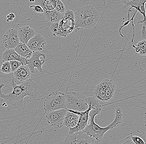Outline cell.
<instances>
[{"instance_id": "277c9868", "label": "cell", "mask_w": 146, "mask_h": 144, "mask_svg": "<svg viewBox=\"0 0 146 144\" xmlns=\"http://www.w3.org/2000/svg\"><path fill=\"white\" fill-rule=\"evenodd\" d=\"M115 84L111 79H104L94 89L96 98L103 102H108L113 98L116 91Z\"/></svg>"}, {"instance_id": "3957f363", "label": "cell", "mask_w": 146, "mask_h": 144, "mask_svg": "<svg viewBox=\"0 0 146 144\" xmlns=\"http://www.w3.org/2000/svg\"><path fill=\"white\" fill-rule=\"evenodd\" d=\"M74 30L80 28L89 30L97 25L100 15L96 9L92 5H87L79 8L74 13Z\"/></svg>"}, {"instance_id": "d6a6232c", "label": "cell", "mask_w": 146, "mask_h": 144, "mask_svg": "<svg viewBox=\"0 0 146 144\" xmlns=\"http://www.w3.org/2000/svg\"><path fill=\"white\" fill-rule=\"evenodd\" d=\"M29 1L30 2H34L35 1V0H29Z\"/></svg>"}, {"instance_id": "e0dca14e", "label": "cell", "mask_w": 146, "mask_h": 144, "mask_svg": "<svg viewBox=\"0 0 146 144\" xmlns=\"http://www.w3.org/2000/svg\"><path fill=\"white\" fill-rule=\"evenodd\" d=\"M146 0H132L125 4L126 7L131 6V9L134 8L136 10V12L138 11L142 15L144 20H146L145 11V3Z\"/></svg>"}, {"instance_id": "7a4b0ae2", "label": "cell", "mask_w": 146, "mask_h": 144, "mask_svg": "<svg viewBox=\"0 0 146 144\" xmlns=\"http://www.w3.org/2000/svg\"><path fill=\"white\" fill-rule=\"evenodd\" d=\"M101 110L102 108L90 110L89 113L90 123L87 125L83 130L99 142L104 137L105 133L109 130L117 127L123 123V111L120 108H116L115 118L113 122L105 127H101L96 123L94 121L95 117L100 114Z\"/></svg>"}, {"instance_id": "cb8c5ba5", "label": "cell", "mask_w": 146, "mask_h": 144, "mask_svg": "<svg viewBox=\"0 0 146 144\" xmlns=\"http://www.w3.org/2000/svg\"><path fill=\"white\" fill-rule=\"evenodd\" d=\"M55 6V0H44L43 1V8L45 11H50L54 9Z\"/></svg>"}, {"instance_id": "d6986e66", "label": "cell", "mask_w": 146, "mask_h": 144, "mask_svg": "<svg viewBox=\"0 0 146 144\" xmlns=\"http://www.w3.org/2000/svg\"><path fill=\"white\" fill-rule=\"evenodd\" d=\"M78 118V115L67 111L64 119V126L68 128L74 127L77 124Z\"/></svg>"}, {"instance_id": "ac0fdd59", "label": "cell", "mask_w": 146, "mask_h": 144, "mask_svg": "<svg viewBox=\"0 0 146 144\" xmlns=\"http://www.w3.org/2000/svg\"><path fill=\"white\" fill-rule=\"evenodd\" d=\"M44 13L47 21L52 23H59L64 16V13H60L55 9L52 11H45Z\"/></svg>"}, {"instance_id": "d4e9b609", "label": "cell", "mask_w": 146, "mask_h": 144, "mask_svg": "<svg viewBox=\"0 0 146 144\" xmlns=\"http://www.w3.org/2000/svg\"><path fill=\"white\" fill-rule=\"evenodd\" d=\"M1 71L5 74H10L11 72V65L9 61H5L2 64Z\"/></svg>"}, {"instance_id": "f546056e", "label": "cell", "mask_w": 146, "mask_h": 144, "mask_svg": "<svg viewBox=\"0 0 146 144\" xmlns=\"http://www.w3.org/2000/svg\"><path fill=\"white\" fill-rule=\"evenodd\" d=\"M30 8H32L33 10L35 12L37 13H42L44 12L43 9L41 7L40 5H31L30 7Z\"/></svg>"}, {"instance_id": "f1b7e54d", "label": "cell", "mask_w": 146, "mask_h": 144, "mask_svg": "<svg viewBox=\"0 0 146 144\" xmlns=\"http://www.w3.org/2000/svg\"><path fill=\"white\" fill-rule=\"evenodd\" d=\"M146 20L142 19L141 21H139L138 23V24L141 23L142 24V28L141 30V34L142 38L143 39H146Z\"/></svg>"}, {"instance_id": "7402d4cb", "label": "cell", "mask_w": 146, "mask_h": 144, "mask_svg": "<svg viewBox=\"0 0 146 144\" xmlns=\"http://www.w3.org/2000/svg\"><path fill=\"white\" fill-rule=\"evenodd\" d=\"M132 46L135 48V52L141 56L146 55V39H143L142 40L139 42L136 45H132Z\"/></svg>"}, {"instance_id": "4dcf8cb0", "label": "cell", "mask_w": 146, "mask_h": 144, "mask_svg": "<svg viewBox=\"0 0 146 144\" xmlns=\"http://www.w3.org/2000/svg\"><path fill=\"white\" fill-rule=\"evenodd\" d=\"M15 15L13 13H10L8 14L7 16V19H6V21L7 22H11L13 21L14 19L15 18Z\"/></svg>"}, {"instance_id": "2e32d148", "label": "cell", "mask_w": 146, "mask_h": 144, "mask_svg": "<svg viewBox=\"0 0 146 144\" xmlns=\"http://www.w3.org/2000/svg\"><path fill=\"white\" fill-rule=\"evenodd\" d=\"M58 23L59 28L68 35L74 30V19L71 17L64 16Z\"/></svg>"}, {"instance_id": "8992f818", "label": "cell", "mask_w": 146, "mask_h": 144, "mask_svg": "<svg viewBox=\"0 0 146 144\" xmlns=\"http://www.w3.org/2000/svg\"><path fill=\"white\" fill-rule=\"evenodd\" d=\"M65 93L54 91L50 93L44 99V109L46 112L65 108Z\"/></svg>"}, {"instance_id": "836d02e7", "label": "cell", "mask_w": 146, "mask_h": 144, "mask_svg": "<svg viewBox=\"0 0 146 144\" xmlns=\"http://www.w3.org/2000/svg\"><path fill=\"white\" fill-rule=\"evenodd\" d=\"M104 1H105V0H104Z\"/></svg>"}, {"instance_id": "8fae6325", "label": "cell", "mask_w": 146, "mask_h": 144, "mask_svg": "<svg viewBox=\"0 0 146 144\" xmlns=\"http://www.w3.org/2000/svg\"><path fill=\"white\" fill-rule=\"evenodd\" d=\"M2 42L6 49H14L20 42L18 30L12 28L6 31L3 36Z\"/></svg>"}, {"instance_id": "83f0119b", "label": "cell", "mask_w": 146, "mask_h": 144, "mask_svg": "<svg viewBox=\"0 0 146 144\" xmlns=\"http://www.w3.org/2000/svg\"><path fill=\"white\" fill-rule=\"evenodd\" d=\"M130 139L133 143L135 144H145V143L144 142L143 139L140 137L137 136H134L131 135L129 137Z\"/></svg>"}, {"instance_id": "ba28073f", "label": "cell", "mask_w": 146, "mask_h": 144, "mask_svg": "<svg viewBox=\"0 0 146 144\" xmlns=\"http://www.w3.org/2000/svg\"><path fill=\"white\" fill-rule=\"evenodd\" d=\"M66 108L46 112L45 118L49 125L55 129H59L64 126V119L66 114Z\"/></svg>"}, {"instance_id": "4316f807", "label": "cell", "mask_w": 146, "mask_h": 144, "mask_svg": "<svg viewBox=\"0 0 146 144\" xmlns=\"http://www.w3.org/2000/svg\"><path fill=\"white\" fill-rule=\"evenodd\" d=\"M11 65V72H13L14 71L17 70L21 65H22V63L17 60H11L9 61Z\"/></svg>"}, {"instance_id": "5bb4252c", "label": "cell", "mask_w": 146, "mask_h": 144, "mask_svg": "<svg viewBox=\"0 0 146 144\" xmlns=\"http://www.w3.org/2000/svg\"><path fill=\"white\" fill-rule=\"evenodd\" d=\"M2 58L4 62L17 60L22 63L23 65H27V60L18 54L14 49H7L2 54Z\"/></svg>"}, {"instance_id": "6da1fadb", "label": "cell", "mask_w": 146, "mask_h": 144, "mask_svg": "<svg viewBox=\"0 0 146 144\" xmlns=\"http://www.w3.org/2000/svg\"><path fill=\"white\" fill-rule=\"evenodd\" d=\"M4 86L3 84H0V100L10 106L22 104L26 96L35 94L39 89L34 82L30 79L18 84L15 83L14 79L13 78L11 86L13 90L9 94H4L2 92V88Z\"/></svg>"}, {"instance_id": "52a82bcc", "label": "cell", "mask_w": 146, "mask_h": 144, "mask_svg": "<svg viewBox=\"0 0 146 144\" xmlns=\"http://www.w3.org/2000/svg\"><path fill=\"white\" fill-rule=\"evenodd\" d=\"M63 143L70 144H95L100 143L83 130L72 134H68L64 139Z\"/></svg>"}, {"instance_id": "1f68e13d", "label": "cell", "mask_w": 146, "mask_h": 144, "mask_svg": "<svg viewBox=\"0 0 146 144\" xmlns=\"http://www.w3.org/2000/svg\"><path fill=\"white\" fill-rule=\"evenodd\" d=\"M132 1V0H120L121 3H122L124 5H125L126 3H127L129 1Z\"/></svg>"}, {"instance_id": "7c38bea8", "label": "cell", "mask_w": 146, "mask_h": 144, "mask_svg": "<svg viewBox=\"0 0 146 144\" xmlns=\"http://www.w3.org/2000/svg\"><path fill=\"white\" fill-rule=\"evenodd\" d=\"M46 41L41 34H36L27 42V45L33 52L41 51L45 48Z\"/></svg>"}, {"instance_id": "9a60e30c", "label": "cell", "mask_w": 146, "mask_h": 144, "mask_svg": "<svg viewBox=\"0 0 146 144\" xmlns=\"http://www.w3.org/2000/svg\"><path fill=\"white\" fill-rule=\"evenodd\" d=\"M31 72L27 66L22 64L17 70L13 72L15 79L21 82H25L30 79Z\"/></svg>"}, {"instance_id": "44dd1931", "label": "cell", "mask_w": 146, "mask_h": 144, "mask_svg": "<svg viewBox=\"0 0 146 144\" xmlns=\"http://www.w3.org/2000/svg\"><path fill=\"white\" fill-rule=\"evenodd\" d=\"M50 29L51 32L52 33L54 37H65L68 35L59 28L58 23H52Z\"/></svg>"}, {"instance_id": "5b68a950", "label": "cell", "mask_w": 146, "mask_h": 144, "mask_svg": "<svg viewBox=\"0 0 146 144\" xmlns=\"http://www.w3.org/2000/svg\"><path fill=\"white\" fill-rule=\"evenodd\" d=\"M65 96V108L78 112H83L88 108L86 97L76 92H67Z\"/></svg>"}, {"instance_id": "ffe728a7", "label": "cell", "mask_w": 146, "mask_h": 144, "mask_svg": "<svg viewBox=\"0 0 146 144\" xmlns=\"http://www.w3.org/2000/svg\"><path fill=\"white\" fill-rule=\"evenodd\" d=\"M14 49L18 54L27 60L31 58L33 53V52L29 49L27 44H25L20 42Z\"/></svg>"}, {"instance_id": "4fadbf2b", "label": "cell", "mask_w": 146, "mask_h": 144, "mask_svg": "<svg viewBox=\"0 0 146 144\" xmlns=\"http://www.w3.org/2000/svg\"><path fill=\"white\" fill-rule=\"evenodd\" d=\"M18 32L20 42L25 44L36 34L35 30L28 25L21 27L18 30Z\"/></svg>"}, {"instance_id": "9c48e42d", "label": "cell", "mask_w": 146, "mask_h": 144, "mask_svg": "<svg viewBox=\"0 0 146 144\" xmlns=\"http://www.w3.org/2000/svg\"><path fill=\"white\" fill-rule=\"evenodd\" d=\"M46 55L40 51L33 52L31 58L27 60V66L31 73H35V68L40 73L43 72L42 66L45 62Z\"/></svg>"}, {"instance_id": "484cf974", "label": "cell", "mask_w": 146, "mask_h": 144, "mask_svg": "<svg viewBox=\"0 0 146 144\" xmlns=\"http://www.w3.org/2000/svg\"><path fill=\"white\" fill-rule=\"evenodd\" d=\"M56 6L55 9L60 13H64L66 11V8L63 3L61 0H55Z\"/></svg>"}, {"instance_id": "30bf717a", "label": "cell", "mask_w": 146, "mask_h": 144, "mask_svg": "<svg viewBox=\"0 0 146 144\" xmlns=\"http://www.w3.org/2000/svg\"><path fill=\"white\" fill-rule=\"evenodd\" d=\"M91 109V108L88 107V108L84 111L78 112L66 109L68 111L76 114L79 116L77 124L74 127L69 128L68 134H72L77 131L84 130L89 121V113Z\"/></svg>"}, {"instance_id": "603a6c76", "label": "cell", "mask_w": 146, "mask_h": 144, "mask_svg": "<svg viewBox=\"0 0 146 144\" xmlns=\"http://www.w3.org/2000/svg\"><path fill=\"white\" fill-rule=\"evenodd\" d=\"M86 101L88 107L91 108V109H97L102 107V106L100 105L98 101L96 100V98L94 97L88 96L87 97Z\"/></svg>"}]
</instances>
